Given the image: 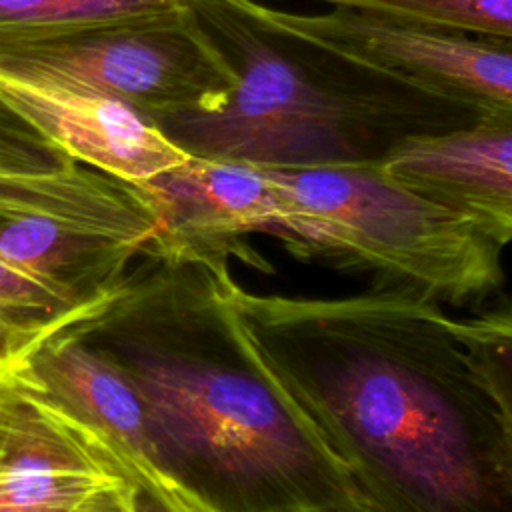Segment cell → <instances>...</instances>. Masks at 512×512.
Returning <instances> with one entry per match:
<instances>
[{
    "label": "cell",
    "instance_id": "cell-2",
    "mask_svg": "<svg viewBox=\"0 0 512 512\" xmlns=\"http://www.w3.org/2000/svg\"><path fill=\"white\" fill-rule=\"evenodd\" d=\"M202 264L146 258L64 326L108 356L150 416L158 470L214 512H372Z\"/></svg>",
    "mask_w": 512,
    "mask_h": 512
},
{
    "label": "cell",
    "instance_id": "cell-9",
    "mask_svg": "<svg viewBox=\"0 0 512 512\" xmlns=\"http://www.w3.org/2000/svg\"><path fill=\"white\" fill-rule=\"evenodd\" d=\"M140 184L160 218L142 258L194 262L220 276L230 274V258L270 270L246 242L248 234L280 230L278 192L264 168L188 156Z\"/></svg>",
    "mask_w": 512,
    "mask_h": 512
},
{
    "label": "cell",
    "instance_id": "cell-16",
    "mask_svg": "<svg viewBox=\"0 0 512 512\" xmlns=\"http://www.w3.org/2000/svg\"><path fill=\"white\" fill-rule=\"evenodd\" d=\"M114 454L136 482V512H214L206 502L154 466L118 452Z\"/></svg>",
    "mask_w": 512,
    "mask_h": 512
},
{
    "label": "cell",
    "instance_id": "cell-1",
    "mask_svg": "<svg viewBox=\"0 0 512 512\" xmlns=\"http://www.w3.org/2000/svg\"><path fill=\"white\" fill-rule=\"evenodd\" d=\"M228 296L372 512H512L494 404L436 302L390 286Z\"/></svg>",
    "mask_w": 512,
    "mask_h": 512
},
{
    "label": "cell",
    "instance_id": "cell-12",
    "mask_svg": "<svg viewBox=\"0 0 512 512\" xmlns=\"http://www.w3.org/2000/svg\"><path fill=\"white\" fill-rule=\"evenodd\" d=\"M64 324L36 340L12 364L114 452L158 470L150 416L136 386L108 356Z\"/></svg>",
    "mask_w": 512,
    "mask_h": 512
},
{
    "label": "cell",
    "instance_id": "cell-14",
    "mask_svg": "<svg viewBox=\"0 0 512 512\" xmlns=\"http://www.w3.org/2000/svg\"><path fill=\"white\" fill-rule=\"evenodd\" d=\"M452 330L494 404L512 466V298L472 316L452 318Z\"/></svg>",
    "mask_w": 512,
    "mask_h": 512
},
{
    "label": "cell",
    "instance_id": "cell-11",
    "mask_svg": "<svg viewBox=\"0 0 512 512\" xmlns=\"http://www.w3.org/2000/svg\"><path fill=\"white\" fill-rule=\"evenodd\" d=\"M384 168L404 184L512 242V116H478L466 128L402 144Z\"/></svg>",
    "mask_w": 512,
    "mask_h": 512
},
{
    "label": "cell",
    "instance_id": "cell-13",
    "mask_svg": "<svg viewBox=\"0 0 512 512\" xmlns=\"http://www.w3.org/2000/svg\"><path fill=\"white\" fill-rule=\"evenodd\" d=\"M184 6V0H0V46Z\"/></svg>",
    "mask_w": 512,
    "mask_h": 512
},
{
    "label": "cell",
    "instance_id": "cell-4",
    "mask_svg": "<svg viewBox=\"0 0 512 512\" xmlns=\"http://www.w3.org/2000/svg\"><path fill=\"white\" fill-rule=\"evenodd\" d=\"M278 192V238L304 258L374 272L436 304H472L504 282L502 250L464 212L384 164L264 168Z\"/></svg>",
    "mask_w": 512,
    "mask_h": 512
},
{
    "label": "cell",
    "instance_id": "cell-10",
    "mask_svg": "<svg viewBox=\"0 0 512 512\" xmlns=\"http://www.w3.org/2000/svg\"><path fill=\"white\" fill-rule=\"evenodd\" d=\"M0 98L72 160L130 182L188 158L148 118L114 98L2 76Z\"/></svg>",
    "mask_w": 512,
    "mask_h": 512
},
{
    "label": "cell",
    "instance_id": "cell-17",
    "mask_svg": "<svg viewBox=\"0 0 512 512\" xmlns=\"http://www.w3.org/2000/svg\"><path fill=\"white\" fill-rule=\"evenodd\" d=\"M72 162L58 146L28 124L0 122V172H40Z\"/></svg>",
    "mask_w": 512,
    "mask_h": 512
},
{
    "label": "cell",
    "instance_id": "cell-18",
    "mask_svg": "<svg viewBox=\"0 0 512 512\" xmlns=\"http://www.w3.org/2000/svg\"><path fill=\"white\" fill-rule=\"evenodd\" d=\"M0 122H8V124H26L18 114H14L0 98ZM30 126V124H28Z\"/></svg>",
    "mask_w": 512,
    "mask_h": 512
},
{
    "label": "cell",
    "instance_id": "cell-15",
    "mask_svg": "<svg viewBox=\"0 0 512 512\" xmlns=\"http://www.w3.org/2000/svg\"><path fill=\"white\" fill-rule=\"evenodd\" d=\"M434 28L512 40V0H320Z\"/></svg>",
    "mask_w": 512,
    "mask_h": 512
},
{
    "label": "cell",
    "instance_id": "cell-5",
    "mask_svg": "<svg viewBox=\"0 0 512 512\" xmlns=\"http://www.w3.org/2000/svg\"><path fill=\"white\" fill-rule=\"evenodd\" d=\"M160 228L140 182L78 160L0 172V258L88 306L118 286Z\"/></svg>",
    "mask_w": 512,
    "mask_h": 512
},
{
    "label": "cell",
    "instance_id": "cell-6",
    "mask_svg": "<svg viewBox=\"0 0 512 512\" xmlns=\"http://www.w3.org/2000/svg\"><path fill=\"white\" fill-rule=\"evenodd\" d=\"M0 76L114 98L150 122L220 108L234 74L190 8L0 46Z\"/></svg>",
    "mask_w": 512,
    "mask_h": 512
},
{
    "label": "cell",
    "instance_id": "cell-7",
    "mask_svg": "<svg viewBox=\"0 0 512 512\" xmlns=\"http://www.w3.org/2000/svg\"><path fill=\"white\" fill-rule=\"evenodd\" d=\"M0 512H136L106 440L12 362L0 366Z\"/></svg>",
    "mask_w": 512,
    "mask_h": 512
},
{
    "label": "cell",
    "instance_id": "cell-8",
    "mask_svg": "<svg viewBox=\"0 0 512 512\" xmlns=\"http://www.w3.org/2000/svg\"><path fill=\"white\" fill-rule=\"evenodd\" d=\"M274 22L422 92L474 110L512 116V40L434 28L332 6L322 14L262 4Z\"/></svg>",
    "mask_w": 512,
    "mask_h": 512
},
{
    "label": "cell",
    "instance_id": "cell-3",
    "mask_svg": "<svg viewBox=\"0 0 512 512\" xmlns=\"http://www.w3.org/2000/svg\"><path fill=\"white\" fill-rule=\"evenodd\" d=\"M184 2L234 74L220 108L152 122L188 156L258 168L384 164L412 138L478 120L274 22L256 0Z\"/></svg>",
    "mask_w": 512,
    "mask_h": 512
}]
</instances>
